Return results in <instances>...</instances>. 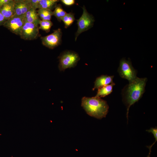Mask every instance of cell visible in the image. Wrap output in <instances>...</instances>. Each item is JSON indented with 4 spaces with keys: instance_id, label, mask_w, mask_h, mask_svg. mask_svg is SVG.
Returning <instances> with one entry per match:
<instances>
[{
    "instance_id": "cell-8",
    "label": "cell",
    "mask_w": 157,
    "mask_h": 157,
    "mask_svg": "<svg viewBox=\"0 0 157 157\" xmlns=\"http://www.w3.org/2000/svg\"><path fill=\"white\" fill-rule=\"evenodd\" d=\"M39 35L38 26L24 21L19 35L21 39L25 40H33L37 39Z\"/></svg>"
},
{
    "instance_id": "cell-3",
    "label": "cell",
    "mask_w": 157,
    "mask_h": 157,
    "mask_svg": "<svg viewBox=\"0 0 157 157\" xmlns=\"http://www.w3.org/2000/svg\"><path fill=\"white\" fill-rule=\"evenodd\" d=\"M59 60L58 68L60 71H64L68 68L75 67L80 60L78 54L71 51L62 53L58 57Z\"/></svg>"
},
{
    "instance_id": "cell-24",
    "label": "cell",
    "mask_w": 157,
    "mask_h": 157,
    "mask_svg": "<svg viewBox=\"0 0 157 157\" xmlns=\"http://www.w3.org/2000/svg\"><path fill=\"white\" fill-rule=\"evenodd\" d=\"M10 0H0V8L8 2Z\"/></svg>"
},
{
    "instance_id": "cell-17",
    "label": "cell",
    "mask_w": 157,
    "mask_h": 157,
    "mask_svg": "<svg viewBox=\"0 0 157 157\" xmlns=\"http://www.w3.org/2000/svg\"><path fill=\"white\" fill-rule=\"evenodd\" d=\"M39 26V29L49 32L51 29L53 24L51 20H40V21Z\"/></svg>"
},
{
    "instance_id": "cell-15",
    "label": "cell",
    "mask_w": 157,
    "mask_h": 157,
    "mask_svg": "<svg viewBox=\"0 0 157 157\" xmlns=\"http://www.w3.org/2000/svg\"><path fill=\"white\" fill-rule=\"evenodd\" d=\"M67 13L60 4H57L53 11V15L54 16L59 22H61L62 19Z\"/></svg>"
},
{
    "instance_id": "cell-25",
    "label": "cell",
    "mask_w": 157,
    "mask_h": 157,
    "mask_svg": "<svg viewBox=\"0 0 157 157\" xmlns=\"http://www.w3.org/2000/svg\"><path fill=\"white\" fill-rule=\"evenodd\" d=\"M149 154H150V153L149 154V155L147 157H150V156H149Z\"/></svg>"
},
{
    "instance_id": "cell-20",
    "label": "cell",
    "mask_w": 157,
    "mask_h": 157,
    "mask_svg": "<svg viewBox=\"0 0 157 157\" xmlns=\"http://www.w3.org/2000/svg\"><path fill=\"white\" fill-rule=\"evenodd\" d=\"M38 15L36 10L31 8L25 15L24 19L27 18Z\"/></svg>"
},
{
    "instance_id": "cell-18",
    "label": "cell",
    "mask_w": 157,
    "mask_h": 157,
    "mask_svg": "<svg viewBox=\"0 0 157 157\" xmlns=\"http://www.w3.org/2000/svg\"><path fill=\"white\" fill-rule=\"evenodd\" d=\"M40 20V19L38 15L27 18L24 19L25 21L33 24L37 26H38Z\"/></svg>"
},
{
    "instance_id": "cell-13",
    "label": "cell",
    "mask_w": 157,
    "mask_h": 157,
    "mask_svg": "<svg viewBox=\"0 0 157 157\" xmlns=\"http://www.w3.org/2000/svg\"><path fill=\"white\" fill-rule=\"evenodd\" d=\"M59 1L58 0H40L38 9H45L52 10L55 8Z\"/></svg>"
},
{
    "instance_id": "cell-19",
    "label": "cell",
    "mask_w": 157,
    "mask_h": 157,
    "mask_svg": "<svg viewBox=\"0 0 157 157\" xmlns=\"http://www.w3.org/2000/svg\"><path fill=\"white\" fill-rule=\"evenodd\" d=\"M146 131L149 133H151L154 135V138L155 139V141L149 147L150 149V153L151 152V149L152 146L155 144L157 140V128L156 127L155 128H151L150 129L147 130Z\"/></svg>"
},
{
    "instance_id": "cell-12",
    "label": "cell",
    "mask_w": 157,
    "mask_h": 157,
    "mask_svg": "<svg viewBox=\"0 0 157 157\" xmlns=\"http://www.w3.org/2000/svg\"><path fill=\"white\" fill-rule=\"evenodd\" d=\"M115 84V83L113 82L108 85L99 88L95 97L101 98L108 95L112 92L113 86Z\"/></svg>"
},
{
    "instance_id": "cell-11",
    "label": "cell",
    "mask_w": 157,
    "mask_h": 157,
    "mask_svg": "<svg viewBox=\"0 0 157 157\" xmlns=\"http://www.w3.org/2000/svg\"><path fill=\"white\" fill-rule=\"evenodd\" d=\"M114 77V76L102 75L97 78L94 82V86L92 90H94L96 89H98L113 83Z\"/></svg>"
},
{
    "instance_id": "cell-2",
    "label": "cell",
    "mask_w": 157,
    "mask_h": 157,
    "mask_svg": "<svg viewBox=\"0 0 157 157\" xmlns=\"http://www.w3.org/2000/svg\"><path fill=\"white\" fill-rule=\"evenodd\" d=\"M81 106L89 115L99 119L106 117L109 109L106 101L95 97H83Z\"/></svg>"
},
{
    "instance_id": "cell-7",
    "label": "cell",
    "mask_w": 157,
    "mask_h": 157,
    "mask_svg": "<svg viewBox=\"0 0 157 157\" xmlns=\"http://www.w3.org/2000/svg\"><path fill=\"white\" fill-rule=\"evenodd\" d=\"M24 23V16L15 14L7 20L3 26L12 33L19 36Z\"/></svg>"
},
{
    "instance_id": "cell-6",
    "label": "cell",
    "mask_w": 157,
    "mask_h": 157,
    "mask_svg": "<svg viewBox=\"0 0 157 157\" xmlns=\"http://www.w3.org/2000/svg\"><path fill=\"white\" fill-rule=\"evenodd\" d=\"M62 33L60 28L54 30L53 33L41 37L42 44L47 48L53 49L60 45Z\"/></svg>"
},
{
    "instance_id": "cell-4",
    "label": "cell",
    "mask_w": 157,
    "mask_h": 157,
    "mask_svg": "<svg viewBox=\"0 0 157 157\" xmlns=\"http://www.w3.org/2000/svg\"><path fill=\"white\" fill-rule=\"evenodd\" d=\"M82 8L83 14L77 20L78 29L75 34V41L81 33L87 31L93 26L94 22L93 17L87 12L84 6Z\"/></svg>"
},
{
    "instance_id": "cell-22",
    "label": "cell",
    "mask_w": 157,
    "mask_h": 157,
    "mask_svg": "<svg viewBox=\"0 0 157 157\" xmlns=\"http://www.w3.org/2000/svg\"><path fill=\"white\" fill-rule=\"evenodd\" d=\"M60 1L64 5L67 6H72L75 3V1L74 0H62Z\"/></svg>"
},
{
    "instance_id": "cell-14",
    "label": "cell",
    "mask_w": 157,
    "mask_h": 157,
    "mask_svg": "<svg viewBox=\"0 0 157 157\" xmlns=\"http://www.w3.org/2000/svg\"><path fill=\"white\" fill-rule=\"evenodd\" d=\"M37 12L41 20H51L53 15V11L47 9H39Z\"/></svg>"
},
{
    "instance_id": "cell-16",
    "label": "cell",
    "mask_w": 157,
    "mask_h": 157,
    "mask_svg": "<svg viewBox=\"0 0 157 157\" xmlns=\"http://www.w3.org/2000/svg\"><path fill=\"white\" fill-rule=\"evenodd\" d=\"M75 20L74 14L72 12L67 13L61 19L63 22L65 28H67L70 26Z\"/></svg>"
},
{
    "instance_id": "cell-5",
    "label": "cell",
    "mask_w": 157,
    "mask_h": 157,
    "mask_svg": "<svg viewBox=\"0 0 157 157\" xmlns=\"http://www.w3.org/2000/svg\"><path fill=\"white\" fill-rule=\"evenodd\" d=\"M118 71L122 78L127 80L129 82L137 77L136 71L132 66L130 59L127 60L123 58L120 60Z\"/></svg>"
},
{
    "instance_id": "cell-21",
    "label": "cell",
    "mask_w": 157,
    "mask_h": 157,
    "mask_svg": "<svg viewBox=\"0 0 157 157\" xmlns=\"http://www.w3.org/2000/svg\"><path fill=\"white\" fill-rule=\"evenodd\" d=\"M40 0H30L31 8L36 10L38 8V5Z\"/></svg>"
},
{
    "instance_id": "cell-23",
    "label": "cell",
    "mask_w": 157,
    "mask_h": 157,
    "mask_svg": "<svg viewBox=\"0 0 157 157\" xmlns=\"http://www.w3.org/2000/svg\"><path fill=\"white\" fill-rule=\"evenodd\" d=\"M7 20L0 12V26L3 25Z\"/></svg>"
},
{
    "instance_id": "cell-9",
    "label": "cell",
    "mask_w": 157,
    "mask_h": 157,
    "mask_svg": "<svg viewBox=\"0 0 157 157\" xmlns=\"http://www.w3.org/2000/svg\"><path fill=\"white\" fill-rule=\"evenodd\" d=\"M15 14L25 16L26 13L31 8L30 0H14Z\"/></svg>"
},
{
    "instance_id": "cell-1",
    "label": "cell",
    "mask_w": 157,
    "mask_h": 157,
    "mask_svg": "<svg viewBox=\"0 0 157 157\" xmlns=\"http://www.w3.org/2000/svg\"><path fill=\"white\" fill-rule=\"evenodd\" d=\"M147 81L146 78H139L137 77L126 86L124 90V97L127 107V118L130 107L138 101L144 93Z\"/></svg>"
},
{
    "instance_id": "cell-10",
    "label": "cell",
    "mask_w": 157,
    "mask_h": 157,
    "mask_svg": "<svg viewBox=\"0 0 157 157\" xmlns=\"http://www.w3.org/2000/svg\"><path fill=\"white\" fill-rule=\"evenodd\" d=\"M0 12L7 20L15 15L14 0L10 1L0 8Z\"/></svg>"
}]
</instances>
